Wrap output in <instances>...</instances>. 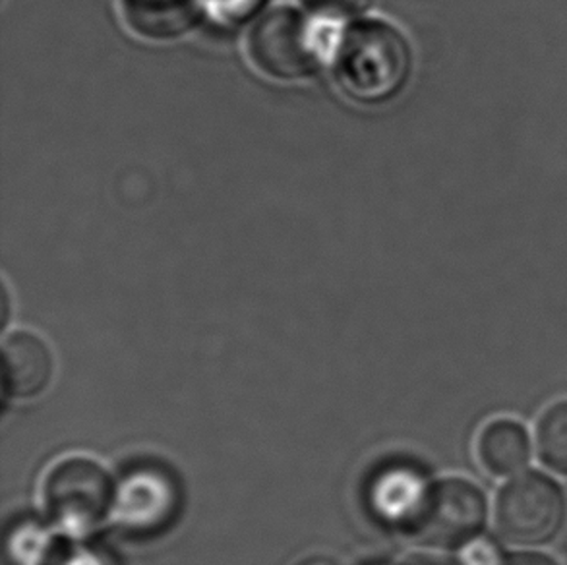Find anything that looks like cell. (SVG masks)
<instances>
[{
    "mask_svg": "<svg viewBox=\"0 0 567 565\" xmlns=\"http://www.w3.org/2000/svg\"><path fill=\"white\" fill-rule=\"evenodd\" d=\"M411 69V45L393 23H354L339 43L336 80L341 92L361 105L395 100L409 82Z\"/></svg>",
    "mask_w": 567,
    "mask_h": 565,
    "instance_id": "1",
    "label": "cell"
},
{
    "mask_svg": "<svg viewBox=\"0 0 567 565\" xmlns=\"http://www.w3.org/2000/svg\"><path fill=\"white\" fill-rule=\"evenodd\" d=\"M116 490L101 461L85 453H69L47 466L39 497L54 525L72 535H87L115 512Z\"/></svg>",
    "mask_w": 567,
    "mask_h": 565,
    "instance_id": "2",
    "label": "cell"
},
{
    "mask_svg": "<svg viewBox=\"0 0 567 565\" xmlns=\"http://www.w3.org/2000/svg\"><path fill=\"white\" fill-rule=\"evenodd\" d=\"M486 515V496L475 482L442 479L421 490L406 525L424 546L460 548L483 533Z\"/></svg>",
    "mask_w": 567,
    "mask_h": 565,
    "instance_id": "3",
    "label": "cell"
},
{
    "mask_svg": "<svg viewBox=\"0 0 567 565\" xmlns=\"http://www.w3.org/2000/svg\"><path fill=\"white\" fill-rule=\"evenodd\" d=\"M248 61L277 82H299L320 66V49L307 16L291 7L271 8L246 41Z\"/></svg>",
    "mask_w": 567,
    "mask_h": 565,
    "instance_id": "4",
    "label": "cell"
},
{
    "mask_svg": "<svg viewBox=\"0 0 567 565\" xmlns=\"http://www.w3.org/2000/svg\"><path fill=\"white\" fill-rule=\"evenodd\" d=\"M566 497L560 486L540 473H525L499 492L496 525L514 544H543L561 527Z\"/></svg>",
    "mask_w": 567,
    "mask_h": 565,
    "instance_id": "5",
    "label": "cell"
},
{
    "mask_svg": "<svg viewBox=\"0 0 567 565\" xmlns=\"http://www.w3.org/2000/svg\"><path fill=\"white\" fill-rule=\"evenodd\" d=\"M54 357L43 337L16 329L2 341V391L7 399L38 398L53 380Z\"/></svg>",
    "mask_w": 567,
    "mask_h": 565,
    "instance_id": "6",
    "label": "cell"
},
{
    "mask_svg": "<svg viewBox=\"0 0 567 565\" xmlns=\"http://www.w3.org/2000/svg\"><path fill=\"white\" fill-rule=\"evenodd\" d=\"M178 494L169 476L154 469L128 474L116 490L115 513L124 527L154 531L173 517Z\"/></svg>",
    "mask_w": 567,
    "mask_h": 565,
    "instance_id": "7",
    "label": "cell"
},
{
    "mask_svg": "<svg viewBox=\"0 0 567 565\" xmlns=\"http://www.w3.org/2000/svg\"><path fill=\"white\" fill-rule=\"evenodd\" d=\"M128 28L146 39H175L202 16V0H123Z\"/></svg>",
    "mask_w": 567,
    "mask_h": 565,
    "instance_id": "8",
    "label": "cell"
},
{
    "mask_svg": "<svg viewBox=\"0 0 567 565\" xmlns=\"http://www.w3.org/2000/svg\"><path fill=\"white\" fill-rule=\"evenodd\" d=\"M481 465L494 476H509L529 463L530 438L519 422L498 419L483 428L476 442Z\"/></svg>",
    "mask_w": 567,
    "mask_h": 565,
    "instance_id": "9",
    "label": "cell"
},
{
    "mask_svg": "<svg viewBox=\"0 0 567 565\" xmlns=\"http://www.w3.org/2000/svg\"><path fill=\"white\" fill-rule=\"evenodd\" d=\"M537 440L545 465L567 474V399L546 409L538 421Z\"/></svg>",
    "mask_w": 567,
    "mask_h": 565,
    "instance_id": "10",
    "label": "cell"
},
{
    "mask_svg": "<svg viewBox=\"0 0 567 565\" xmlns=\"http://www.w3.org/2000/svg\"><path fill=\"white\" fill-rule=\"evenodd\" d=\"M308 12L328 20H353L364 14L374 0H302Z\"/></svg>",
    "mask_w": 567,
    "mask_h": 565,
    "instance_id": "11",
    "label": "cell"
},
{
    "mask_svg": "<svg viewBox=\"0 0 567 565\" xmlns=\"http://www.w3.org/2000/svg\"><path fill=\"white\" fill-rule=\"evenodd\" d=\"M502 565H558L553 558H548L545 554H537V552H523V554H515L512 558L506 559Z\"/></svg>",
    "mask_w": 567,
    "mask_h": 565,
    "instance_id": "12",
    "label": "cell"
},
{
    "mask_svg": "<svg viewBox=\"0 0 567 565\" xmlns=\"http://www.w3.org/2000/svg\"><path fill=\"white\" fill-rule=\"evenodd\" d=\"M64 565H103L100 558H95L92 552L80 551Z\"/></svg>",
    "mask_w": 567,
    "mask_h": 565,
    "instance_id": "13",
    "label": "cell"
},
{
    "mask_svg": "<svg viewBox=\"0 0 567 565\" xmlns=\"http://www.w3.org/2000/svg\"><path fill=\"white\" fill-rule=\"evenodd\" d=\"M312 565H326V564H312Z\"/></svg>",
    "mask_w": 567,
    "mask_h": 565,
    "instance_id": "14",
    "label": "cell"
}]
</instances>
